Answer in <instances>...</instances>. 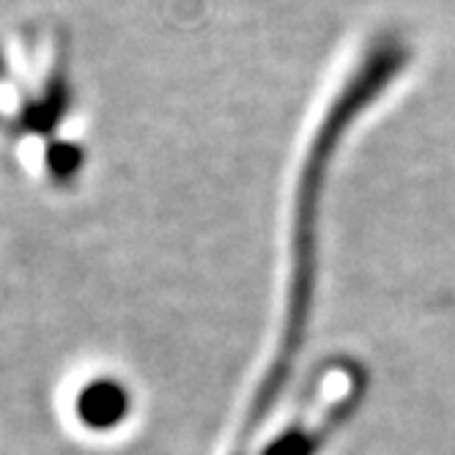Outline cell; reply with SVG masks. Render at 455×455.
Returning <instances> with one entry per match:
<instances>
[{
  "instance_id": "obj_1",
  "label": "cell",
  "mask_w": 455,
  "mask_h": 455,
  "mask_svg": "<svg viewBox=\"0 0 455 455\" xmlns=\"http://www.w3.org/2000/svg\"><path fill=\"white\" fill-rule=\"evenodd\" d=\"M124 406H126L124 389L116 381L102 379L83 389V395L77 401V414L83 419V426L88 428H113L124 417Z\"/></svg>"
}]
</instances>
